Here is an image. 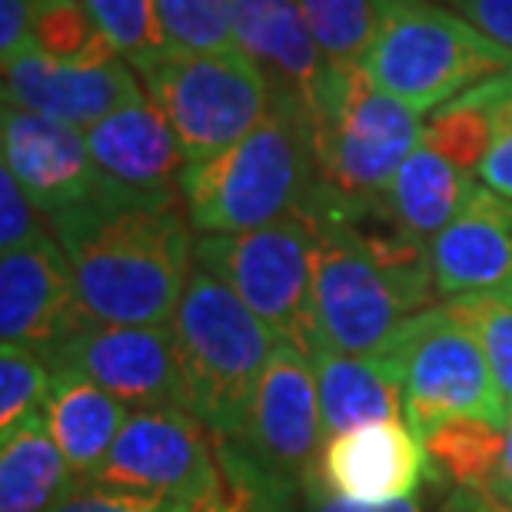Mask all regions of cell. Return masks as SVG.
<instances>
[{
    "label": "cell",
    "mask_w": 512,
    "mask_h": 512,
    "mask_svg": "<svg viewBox=\"0 0 512 512\" xmlns=\"http://www.w3.org/2000/svg\"><path fill=\"white\" fill-rule=\"evenodd\" d=\"M512 54V0H439Z\"/></svg>",
    "instance_id": "35"
},
{
    "label": "cell",
    "mask_w": 512,
    "mask_h": 512,
    "mask_svg": "<svg viewBox=\"0 0 512 512\" xmlns=\"http://www.w3.org/2000/svg\"><path fill=\"white\" fill-rule=\"evenodd\" d=\"M170 326L187 409L213 436H243L256 383L280 336L200 266H193Z\"/></svg>",
    "instance_id": "3"
},
{
    "label": "cell",
    "mask_w": 512,
    "mask_h": 512,
    "mask_svg": "<svg viewBox=\"0 0 512 512\" xmlns=\"http://www.w3.org/2000/svg\"><path fill=\"white\" fill-rule=\"evenodd\" d=\"M90 157L110 180L137 193H177L187 170L183 150L150 94L87 130Z\"/></svg>",
    "instance_id": "18"
},
{
    "label": "cell",
    "mask_w": 512,
    "mask_h": 512,
    "mask_svg": "<svg viewBox=\"0 0 512 512\" xmlns=\"http://www.w3.org/2000/svg\"><path fill=\"white\" fill-rule=\"evenodd\" d=\"M74 486L44 413L0 433V512H50Z\"/></svg>",
    "instance_id": "21"
},
{
    "label": "cell",
    "mask_w": 512,
    "mask_h": 512,
    "mask_svg": "<svg viewBox=\"0 0 512 512\" xmlns=\"http://www.w3.org/2000/svg\"><path fill=\"white\" fill-rule=\"evenodd\" d=\"M220 479L207 493L173 503L170 512H293L296 489L260 466L240 436H213Z\"/></svg>",
    "instance_id": "24"
},
{
    "label": "cell",
    "mask_w": 512,
    "mask_h": 512,
    "mask_svg": "<svg viewBox=\"0 0 512 512\" xmlns=\"http://www.w3.org/2000/svg\"><path fill=\"white\" fill-rule=\"evenodd\" d=\"M506 74L509 70L469 87L466 94H459L456 100H449L446 107H439L423 124L426 147L436 150L439 157H446L459 170L479 173L489 143H493L496 110H499V100L506 94V80H509Z\"/></svg>",
    "instance_id": "25"
},
{
    "label": "cell",
    "mask_w": 512,
    "mask_h": 512,
    "mask_svg": "<svg viewBox=\"0 0 512 512\" xmlns=\"http://www.w3.org/2000/svg\"><path fill=\"white\" fill-rule=\"evenodd\" d=\"M94 479L127 493L183 503L217 486V443L190 409L143 406L130 413Z\"/></svg>",
    "instance_id": "9"
},
{
    "label": "cell",
    "mask_w": 512,
    "mask_h": 512,
    "mask_svg": "<svg viewBox=\"0 0 512 512\" xmlns=\"http://www.w3.org/2000/svg\"><path fill=\"white\" fill-rule=\"evenodd\" d=\"M34 50L67 67H100L124 60L80 0H37Z\"/></svg>",
    "instance_id": "26"
},
{
    "label": "cell",
    "mask_w": 512,
    "mask_h": 512,
    "mask_svg": "<svg viewBox=\"0 0 512 512\" xmlns=\"http://www.w3.org/2000/svg\"><path fill=\"white\" fill-rule=\"evenodd\" d=\"M306 24L330 67H363L376 34L373 0H300Z\"/></svg>",
    "instance_id": "28"
},
{
    "label": "cell",
    "mask_w": 512,
    "mask_h": 512,
    "mask_svg": "<svg viewBox=\"0 0 512 512\" xmlns=\"http://www.w3.org/2000/svg\"><path fill=\"white\" fill-rule=\"evenodd\" d=\"M316 187L346 203H386L423 140V117L383 94L363 67H330L306 104Z\"/></svg>",
    "instance_id": "4"
},
{
    "label": "cell",
    "mask_w": 512,
    "mask_h": 512,
    "mask_svg": "<svg viewBox=\"0 0 512 512\" xmlns=\"http://www.w3.org/2000/svg\"><path fill=\"white\" fill-rule=\"evenodd\" d=\"M493 493L512 509V423L506 429V453H503V463H499V473L493 479Z\"/></svg>",
    "instance_id": "38"
},
{
    "label": "cell",
    "mask_w": 512,
    "mask_h": 512,
    "mask_svg": "<svg viewBox=\"0 0 512 512\" xmlns=\"http://www.w3.org/2000/svg\"><path fill=\"white\" fill-rule=\"evenodd\" d=\"M506 77H509L506 94L499 100L493 143H489L486 160H483V167H479V180H483V187L512 200V67Z\"/></svg>",
    "instance_id": "34"
},
{
    "label": "cell",
    "mask_w": 512,
    "mask_h": 512,
    "mask_svg": "<svg viewBox=\"0 0 512 512\" xmlns=\"http://www.w3.org/2000/svg\"><path fill=\"white\" fill-rule=\"evenodd\" d=\"M133 409L90 383L87 376L54 370V393L47 399V426L77 479H94L107 463L120 429Z\"/></svg>",
    "instance_id": "20"
},
{
    "label": "cell",
    "mask_w": 512,
    "mask_h": 512,
    "mask_svg": "<svg viewBox=\"0 0 512 512\" xmlns=\"http://www.w3.org/2000/svg\"><path fill=\"white\" fill-rule=\"evenodd\" d=\"M34 7L37 0H0V60L4 64L34 50Z\"/></svg>",
    "instance_id": "36"
},
{
    "label": "cell",
    "mask_w": 512,
    "mask_h": 512,
    "mask_svg": "<svg viewBox=\"0 0 512 512\" xmlns=\"http://www.w3.org/2000/svg\"><path fill=\"white\" fill-rule=\"evenodd\" d=\"M426 483L449 489H493L506 453V429L486 419L456 416L423 439Z\"/></svg>",
    "instance_id": "23"
},
{
    "label": "cell",
    "mask_w": 512,
    "mask_h": 512,
    "mask_svg": "<svg viewBox=\"0 0 512 512\" xmlns=\"http://www.w3.org/2000/svg\"><path fill=\"white\" fill-rule=\"evenodd\" d=\"M170 506V499L160 496L127 493V489L97 483V479H77V486L50 512H170Z\"/></svg>",
    "instance_id": "33"
},
{
    "label": "cell",
    "mask_w": 512,
    "mask_h": 512,
    "mask_svg": "<svg viewBox=\"0 0 512 512\" xmlns=\"http://www.w3.org/2000/svg\"><path fill=\"white\" fill-rule=\"evenodd\" d=\"M476 183L473 173L453 167L446 157L429 150L423 140L399 167L393 187H389L386 207L393 217L419 240H433L449 220L463 210V203L473 197Z\"/></svg>",
    "instance_id": "22"
},
{
    "label": "cell",
    "mask_w": 512,
    "mask_h": 512,
    "mask_svg": "<svg viewBox=\"0 0 512 512\" xmlns=\"http://www.w3.org/2000/svg\"><path fill=\"white\" fill-rule=\"evenodd\" d=\"M233 44L260 70L276 107L300 110L330 74L300 0H233Z\"/></svg>",
    "instance_id": "15"
},
{
    "label": "cell",
    "mask_w": 512,
    "mask_h": 512,
    "mask_svg": "<svg viewBox=\"0 0 512 512\" xmlns=\"http://www.w3.org/2000/svg\"><path fill=\"white\" fill-rule=\"evenodd\" d=\"M94 24L104 30L110 47L117 50L127 64L137 70L147 67L150 60L167 54L173 47L163 27L157 0H80Z\"/></svg>",
    "instance_id": "27"
},
{
    "label": "cell",
    "mask_w": 512,
    "mask_h": 512,
    "mask_svg": "<svg viewBox=\"0 0 512 512\" xmlns=\"http://www.w3.org/2000/svg\"><path fill=\"white\" fill-rule=\"evenodd\" d=\"M54 370L87 376L130 409L183 406V376L173 326H114L87 320L47 360Z\"/></svg>",
    "instance_id": "11"
},
{
    "label": "cell",
    "mask_w": 512,
    "mask_h": 512,
    "mask_svg": "<svg viewBox=\"0 0 512 512\" xmlns=\"http://www.w3.org/2000/svg\"><path fill=\"white\" fill-rule=\"evenodd\" d=\"M446 303L476 336L479 350L489 363V373L499 386V396H503L512 416V290L469 293Z\"/></svg>",
    "instance_id": "29"
},
{
    "label": "cell",
    "mask_w": 512,
    "mask_h": 512,
    "mask_svg": "<svg viewBox=\"0 0 512 512\" xmlns=\"http://www.w3.org/2000/svg\"><path fill=\"white\" fill-rule=\"evenodd\" d=\"M240 439L256 463L293 489L313 476L326 436L310 350L293 340L273 346L250 403L247 433Z\"/></svg>",
    "instance_id": "10"
},
{
    "label": "cell",
    "mask_w": 512,
    "mask_h": 512,
    "mask_svg": "<svg viewBox=\"0 0 512 512\" xmlns=\"http://www.w3.org/2000/svg\"><path fill=\"white\" fill-rule=\"evenodd\" d=\"M54 393V366L24 346L0 350V433L44 413Z\"/></svg>",
    "instance_id": "30"
},
{
    "label": "cell",
    "mask_w": 512,
    "mask_h": 512,
    "mask_svg": "<svg viewBox=\"0 0 512 512\" xmlns=\"http://www.w3.org/2000/svg\"><path fill=\"white\" fill-rule=\"evenodd\" d=\"M313 227L300 210L247 233H197L193 263L240 296L280 340L313 350Z\"/></svg>",
    "instance_id": "8"
},
{
    "label": "cell",
    "mask_w": 512,
    "mask_h": 512,
    "mask_svg": "<svg viewBox=\"0 0 512 512\" xmlns=\"http://www.w3.org/2000/svg\"><path fill=\"white\" fill-rule=\"evenodd\" d=\"M310 356L326 439L403 416V383L393 360L340 353L333 346H313Z\"/></svg>",
    "instance_id": "19"
},
{
    "label": "cell",
    "mask_w": 512,
    "mask_h": 512,
    "mask_svg": "<svg viewBox=\"0 0 512 512\" xmlns=\"http://www.w3.org/2000/svg\"><path fill=\"white\" fill-rule=\"evenodd\" d=\"M150 100L173 127L183 160L217 157L270 114V87L240 50H187L173 44L140 70Z\"/></svg>",
    "instance_id": "6"
},
{
    "label": "cell",
    "mask_w": 512,
    "mask_h": 512,
    "mask_svg": "<svg viewBox=\"0 0 512 512\" xmlns=\"http://www.w3.org/2000/svg\"><path fill=\"white\" fill-rule=\"evenodd\" d=\"M90 320L167 326L193 273V227L177 193L117 190L47 217Z\"/></svg>",
    "instance_id": "1"
},
{
    "label": "cell",
    "mask_w": 512,
    "mask_h": 512,
    "mask_svg": "<svg viewBox=\"0 0 512 512\" xmlns=\"http://www.w3.org/2000/svg\"><path fill=\"white\" fill-rule=\"evenodd\" d=\"M143 94L147 90L140 87V74L127 60H110L100 67H67L30 50L4 64V104L60 120L84 133Z\"/></svg>",
    "instance_id": "14"
},
{
    "label": "cell",
    "mask_w": 512,
    "mask_h": 512,
    "mask_svg": "<svg viewBox=\"0 0 512 512\" xmlns=\"http://www.w3.org/2000/svg\"><path fill=\"white\" fill-rule=\"evenodd\" d=\"M170 44L187 50H237L233 0H157Z\"/></svg>",
    "instance_id": "31"
},
{
    "label": "cell",
    "mask_w": 512,
    "mask_h": 512,
    "mask_svg": "<svg viewBox=\"0 0 512 512\" xmlns=\"http://www.w3.org/2000/svg\"><path fill=\"white\" fill-rule=\"evenodd\" d=\"M313 476L330 493L360 503L409 499L426 479L423 439L403 419L350 429L326 439Z\"/></svg>",
    "instance_id": "16"
},
{
    "label": "cell",
    "mask_w": 512,
    "mask_h": 512,
    "mask_svg": "<svg viewBox=\"0 0 512 512\" xmlns=\"http://www.w3.org/2000/svg\"><path fill=\"white\" fill-rule=\"evenodd\" d=\"M50 227L40 220V207L27 197L17 177L7 167L0 170V250H20L30 243L44 240Z\"/></svg>",
    "instance_id": "32"
},
{
    "label": "cell",
    "mask_w": 512,
    "mask_h": 512,
    "mask_svg": "<svg viewBox=\"0 0 512 512\" xmlns=\"http://www.w3.org/2000/svg\"><path fill=\"white\" fill-rule=\"evenodd\" d=\"M90 320L54 233L0 256V340L50 360Z\"/></svg>",
    "instance_id": "13"
},
{
    "label": "cell",
    "mask_w": 512,
    "mask_h": 512,
    "mask_svg": "<svg viewBox=\"0 0 512 512\" xmlns=\"http://www.w3.org/2000/svg\"><path fill=\"white\" fill-rule=\"evenodd\" d=\"M383 356L399 370L403 416L419 439L456 416L486 419L509 429L512 416L489 373L486 356L469 326L449 310V303L409 316Z\"/></svg>",
    "instance_id": "7"
},
{
    "label": "cell",
    "mask_w": 512,
    "mask_h": 512,
    "mask_svg": "<svg viewBox=\"0 0 512 512\" xmlns=\"http://www.w3.org/2000/svg\"><path fill=\"white\" fill-rule=\"evenodd\" d=\"M306 496H310V512H426L419 499H393V503H360V499H346L330 493L320 479H306Z\"/></svg>",
    "instance_id": "37"
},
{
    "label": "cell",
    "mask_w": 512,
    "mask_h": 512,
    "mask_svg": "<svg viewBox=\"0 0 512 512\" xmlns=\"http://www.w3.org/2000/svg\"><path fill=\"white\" fill-rule=\"evenodd\" d=\"M0 150L4 167L47 217L127 190L94 163L84 130L24 107L4 104L0 110Z\"/></svg>",
    "instance_id": "12"
},
{
    "label": "cell",
    "mask_w": 512,
    "mask_h": 512,
    "mask_svg": "<svg viewBox=\"0 0 512 512\" xmlns=\"http://www.w3.org/2000/svg\"><path fill=\"white\" fill-rule=\"evenodd\" d=\"M313 180L306 117L270 104L247 137L183 170L180 197L197 233H247L300 210Z\"/></svg>",
    "instance_id": "2"
},
{
    "label": "cell",
    "mask_w": 512,
    "mask_h": 512,
    "mask_svg": "<svg viewBox=\"0 0 512 512\" xmlns=\"http://www.w3.org/2000/svg\"><path fill=\"white\" fill-rule=\"evenodd\" d=\"M429 263L436 293L446 300L512 290V200L476 187L463 210L429 240Z\"/></svg>",
    "instance_id": "17"
},
{
    "label": "cell",
    "mask_w": 512,
    "mask_h": 512,
    "mask_svg": "<svg viewBox=\"0 0 512 512\" xmlns=\"http://www.w3.org/2000/svg\"><path fill=\"white\" fill-rule=\"evenodd\" d=\"M373 7L376 34L363 70L419 117L512 67L509 50L439 0H373Z\"/></svg>",
    "instance_id": "5"
}]
</instances>
